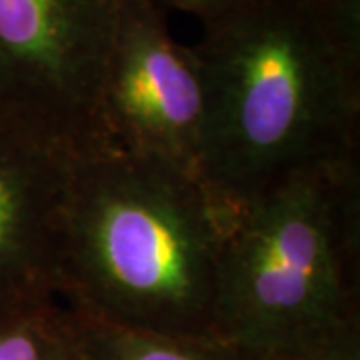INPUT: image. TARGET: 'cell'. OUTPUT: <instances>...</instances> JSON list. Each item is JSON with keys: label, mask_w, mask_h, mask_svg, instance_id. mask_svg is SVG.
<instances>
[{"label": "cell", "mask_w": 360, "mask_h": 360, "mask_svg": "<svg viewBox=\"0 0 360 360\" xmlns=\"http://www.w3.org/2000/svg\"><path fill=\"white\" fill-rule=\"evenodd\" d=\"M78 316L82 322L80 360H264L220 336L162 335Z\"/></svg>", "instance_id": "7"}, {"label": "cell", "mask_w": 360, "mask_h": 360, "mask_svg": "<svg viewBox=\"0 0 360 360\" xmlns=\"http://www.w3.org/2000/svg\"><path fill=\"white\" fill-rule=\"evenodd\" d=\"M264 360H360V322Z\"/></svg>", "instance_id": "9"}, {"label": "cell", "mask_w": 360, "mask_h": 360, "mask_svg": "<svg viewBox=\"0 0 360 360\" xmlns=\"http://www.w3.org/2000/svg\"><path fill=\"white\" fill-rule=\"evenodd\" d=\"M206 115L205 72L193 46L170 34L162 8L122 0L101 94L110 150L200 180Z\"/></svg>", "instance_id": "5"}, {"label": "cell", "mask_w": 360, "mask_h": 360, "mask_svg": "<svg viewBox=\"0 0 360 360\" xmlns=\"http://www.w3.org/2000/svg\"><path fill=\"white\" fill-rule=\"evenodd\" d=\"M359 158L298 170L229 219L217 335L284 354L359 322Z\"/></svg>", "instance_id": "3"}, {"label": "cell", "mask_w": 360, "mask_h": 360, "mask_svg": "<svg viewBox=\"0 0 360 360\" xmlns=\"http://www.w3.org/2000/svg\"><path fill=\"white\" fill-rule=\"evenodd\" d=\"M193 49L208 94L200 180L226 217L298 170L359 158L360 0H245Z\"/></svg>", "instance_id": "1"}, {"label": "cell", "mask_w": 360, "mask_h": 360, "mask_svg": "<svg viewBox=\"0 0 360 360\" xmlns=\"http://www.w3.org/2000/svg\"><path fill=\"white\" fill-rule=\"evenodd\" d=\"M72 158L0 112V309L58 296Z\"/></svg>", "instance_id": "6"}, {"label": "cell", "mask_w": 360, "mask_h": 360, "mask_svg": "<svg viewBox=\"0 0 360 360\" xmlns=\"http://www.w3.org/2000/svg\"><path fill=\"white\" fill-rule=\"evenodd\" d=\"M158 8H174L186 14H194L200 22H208L220 14L229 13L231 8L238 6L245 0H148Z\"/></svg>", "instance_id": "10"}, {"label": "cell", "mask_w": 360, "mask_h": 360, "mask_svg": "<svg viewBox=\"0 0 360 360\" xmlns=\"http://www.w3.org/2000/svg\"><path fill=\"white\" fill-rule=\"evenodd\" d=\"M122 0H0V112L72 160L110 153L104 70Z\"/></svg>", "instance_id": "4"}, {"label": "cell", "mask_w": 360, "mask_h": 360, "mask_svg": "<svg viewBox=\"0 0 360 360\" xmlns=\"http://www.w3.org/2000/svg\"><path fill=\"white\" fill-rule=\"evenodd\" d=\"M82 322L58 296L0 309V360H80Z\"/></svg>", "instance_id": "8"}, {"label": "cell", "mask_w": 360, "mask_h": 360, "mask_svg": "<svg viewBox=\"0 0 360 360\" xmlns=\"http://www.w3.org/2000/svg\"><path fill=\"white\" fill-rule=\"evenodd\" d=\"M226 224L198 179L112 150L75 160L58 298L86 319L122 328L219 336Z\"/></svg>", "instance_id": "2"}]
</instances>
